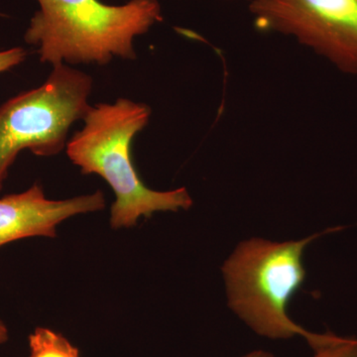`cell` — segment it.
Segmentation results:
<instances>
[{
	"instance_id": "obj_3",
	"label": "cell",
	"mask_w": 357,
	"mask_h": 357,
	"mask_svg": "<svg viewBox=\"0 0 357 357\" xmlns=\"http://www.w3.org/2000/svg\"><path fill=\"white\" fill-rule=\"evenodd\" d=\"M321 234L298 241L271 243L252 238L237 246L222 267L229 307L257 335L271 340L300 335L314 351L330 342L333 333L317 335L288 316V305L306 276L303 255Z\"/></svg>"
},
{
	"instance_id": "obj_10",
	"label": "cell",
	"mask_w": 357,
	"mask_h": 357,
	"mask_svg": "<svg viewBox=\"0 0 357 357\" xmlns=\"http://www.w3.org/2000/svg\"><path fill=\"white\" fill-rule=\"evenodd\" d=\"M8 338V328H7L6 324L0 319V344H6Z\"/></svg>"
},
{
	"instance_id": "obj_1",
	"label": "cell",
	"mask_w": 357,
	"mask_h": 357,
	"mask_svg": "<svg viewBox=\"0 0 357 357\" xmlns=\"http://www.w3.org/2000/svg\"><path fill=\"white\" fill-rule=\"evenodd\" d=\"M151 109L143 102L117 98L91 105L83 128L68 140L66 153L83 175H98L112 188V229L135 227L141 218L156 211L189 210L192 199L185 188L155 191L144 184L131 158L135 136L146 128Z\"/></svg>"
},
{
	"instance_id": "obj_4",
	"label": "cell",
	"mask_w": 357,
	"mask_h": 357,
	"mask_svg": "<svg viewBox=\"0 0 357 357\" xmlns=\"http://www.w3.org/2000/svg\"><path fill=\"white\" fill-rule=\"evenodd\" d=\"M93 77L70 66H53L41 86L0 107V192L20 152L52 157L66 149L70 126L91 107Z\"/></svg>"
},
{
	"instance_id": "obj_8",
	"label": "cell",
	"mask_w": 357,
	"mask_h": 357,
	"mask_svg": "<svg viewBox=\"0 0 357 357\" xmlns=\"http://www.w3.org/2000/svg\"><path fill=\"white\" fill-rule=\"evenodd\" d=\"M312 357H357V340L335 335L328 344L314 351Z\"/></svg>"
},
{
	"instance_id": "obj_11",
	"label": "cell",
	"mask_w": 357,
	"mask_h": 357,
	"mask_svg": "<svg viewBox=\"0 0 357 357\" xmlns=\"http://www.w3.org/2000/svg\"><path fill=\"white\" fill-rule=\"evenodd\" d=\"M243 357H274L273 354L270 352L264 351H255L250 352V354H246Z\"/></svg>"
},
{
	"instance_id": "obj_2",
	"label": "cell",
	"mask_w": 357,
	"mask_h": 357,
	"mask_svg": "<svg viewBox=\"0 0 357 357\" xmlns=\"http://www.w3.org/2000/svg\"><path fill=\"white\" fill-rule=\"evenodd\" d=\"M24 41L37 47L40 62L105 66L114 58L134 60V40L163 20L158 0H36Z\"/></svg>"
},
{
	"instance_id": "obj_5",
	"label": "cell",
	"mask_w": 357,
	"mask_h": 357,
	"mask_svg": "<svg viewBox=\"0 0 357 357\" xmlns=\"http://www.w3.org/2000/svg\"><path fill=\"white\" fill-rule=\"evenodd\" d=\"M249 13L259 31L290 37L357 75V0H252Z\"/></svg>"
},
{
	"instance_id": "obj_6",
	"label": "cell",
	"mask_w": 357,
	"mask_h": 357,
	"mask_svg": "<svg viewBox=\"0 0 357 357\" xmlns=\"http://www.w3.org/2000/svg\"><path fill=\"white\" fill-rule=\"evenodd\" d=\"M105 208V195L100 190L74 198L51 199L35 183L24 192L0 198V248L30 237L54 238L65 220Z\"/></svg>"
},
{
	"instance_id": "obj_9",
	"label": "cell",
	"mask_w": 357,
	"mask_h": 357,
	"mask_svg": "<svg viewBox=\"0 0 357 357\" xmlns=\"http://www.w3.org/2000/svg\"><path fill=\"white\" fill-rule=\"evenodd\" d=\"M27 58V52L21 47L0 51V74L17 67Z\"/></svg>"
},
{
	"instance_id": "obj_7",
	"label": "cell",
	"mask_w": 357,
	"mask_h": 357,
	"mask_svg": "<svg viewBox=\"0 0 357 357\" xmlns=\"http://www.w3.org/2000/svg\"><path fill=\"white\" fill-rule=\"evenodd\" d=\"M29 357H79V349L60 333L36 328L29 335Z\"/></svg>"
}]
</instances>
